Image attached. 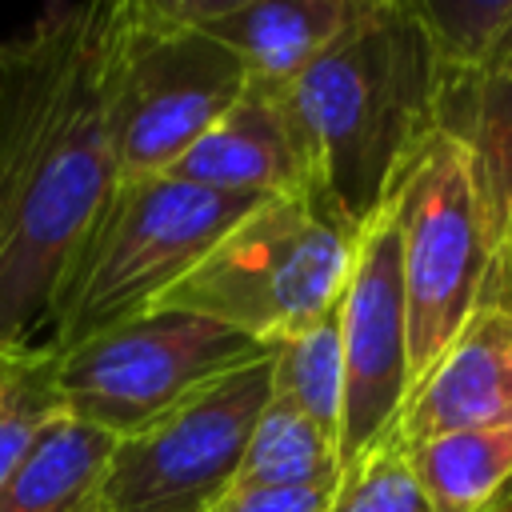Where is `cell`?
Returning a JSON list of instances; mask_svg holds the SVG:
<instances>
[{"instance_id": "6da1fadb", "label": "cell", "mask_w": 512, "mask_h": 512, "mask_svg": "<svg viewBox=\"0 0 512 512\" xmlns=\"http://www.w3.org/2000/svg\"><path fill=\"white\" fill-rule=\"evenodd\" d=\"M120 0L52 4L0 40V348L28 344L52 288L120 180Z\"/></svg>"}, {"instance_id": "7a4b0ae2", "label": "cell", "mask_w": 512, "mask_h": 512, "mask_svg": "<svg viewBox=\"0 0 512 512\" xmlns=\"http://www.w3.org/2000/svg\"><path fill=\"white\" fill-rule=\"evenodd\" d=\"M440 64L408 0L364 12L292 80V112L308 196L340 224H372L436 136Z\"/></svg>"}, {"instance_id": "3957f363", "label": "cell", "mask_w": 512, "mask_h": 512, "mask_svg": "<svg viewBox=\"0 0 512 512\" xmlns=\"http://www.w3.org/2000/svg\"><path fill=\"white\" fill-rule=\"evenodd\" d=\"M256 204L260 196L212 192L176 176H120L52 288L48 348L64 356L152 312Z\"/></svg>"}, {"instance_id": "277c9868", "label": "cell", "mask_w": 512, "mask_h": 512, "mask_svg": "<svg viewBox=\"0 0 512 512\" xmlns=\"http://www.w3.org/2000/svg\"><path fill=\"white\" fill-rule=\"evenodd\" d=\"M352 252L356 232L312 196H268L156 308L208 316L272 348L340 304Z\"/></svg>"}, {"instance_id": "5b68a950", "label": "cell", "mask_w": 512, "mask_h": 512, "mask_svg": "<svg viewBox=\"0 0 512 512\" xmlns=\"http://www.w3.org/2000/svg\"><path fill=\"white\" fill-rule=\"evenodd\" d=\"M244 84V64L188 24L172 0H120L112 76L120 176H164Z\"/></svg>"}, {"instance_id": "8992f818", "label": "cell", "mask_w": 512, "mask_h": 512, "mask_svg": "<svg viewBox=\"0 0 512 512\" xmlns=\"http://www.w3.org/2000/svg\"><path fill=\"white\" fill-rule=\"evenodd\" d=\"M256 352L260 344L228 324L152 308L56 356V384L64 416L124 440Z\"/></svg>"}, {"instance_id": "52a82bcc", "label": "cell", "mask_w": 512, "mask_h": 512, "mask_svg": "<svg viewBox=\"0 0 512 512\" xmlns=\"http://www.w3.org/2000/svg\"><path fill=\"white\" fill-rule=\"evenodd\" d=\"M392 212L400 224L408 380L416 388L480 308L492 268V244L456 140L432 136L392 196Z\"/></svg>"}, {"instance_id": "ba28073f", "label": "cell", "mask_w": 512, "mask_h": 512, "mask_svg": "<svg viewBox=\"0 0 512 512\" xmlns=\"http://www.w3.org/2000/svg\"><path fill=\"white\" fill-rule=\"evenodd\" d=\"M268 396L272 348H260L116 440L104 472V512H212L240 472Z\"/></svg>"}, {"instance_id": "9c48e42d", "label": "cell", "mask_w": 512, "mask_h": 512, "mask_svg": "<svg viewBox=\"0 0 512 512\" xmlns=\"http://www.w3.org/2000/svg\"><path fill=\"white\" fill-rule=\"evenodd\" d=\"M344 412L340 472L396 432L408 380V312L400 276V224L392 204L356 232L352 272L340 296Z\"/></svg>"}, {"instance_id": "30bf717a", "label": "cell", "mask_w": 512, "mask_h": 512, "mask_svg": "<svg viewBox=\"0 0 512 512\" xmlns=\"http://www.w3.org/2000/svg\"><path fill=\"white\" fill-rule=\"evenodd\" d=\"M476 428H512V316L496 304H480L408 392L392 436L412 448Z\"/></svg>"}, {"instance_id": "8fae6325", "label": "cell", "mask_w": 512, "mask_h": 512, "mask_svg": "<svg viewBox=\"0 0 512 512\" xmlns=\"http://www.w3.org/2000/svg\"><path fill=\"white\" fill-rule=\"evenodd\" d=\"M236 196H308V160L284 104V84L248 80L236 104L164 172Z\"/></svg>"}, {"instance_id": "7c38bea8", "label": "cell", "mask_w": 512, "mask_h": 512, "mask_svg": "<svg viewBox=\"0 0 512 512\" xmlns=\"http://www.w3.org/2000/svg\"><path fill=\"white\" fill-rule=\"evenodd\" d=\"M368 0H172V8L220 40L260 84H292Z\"/></svg>"}, {"instance_id": "4fadbf2b", "label": "cell", "mask_w": 512, "mask_h": 512, "mask_svg": "<svg viewBox=\"0 0 512 512\" xmlns=\"http://www.w3.org/2000/svg\"><path fill=\"white\" fill-rule=\"evenodd\" d=\"M436 132L460 144L496 252L512 236V28L484 68L440 80Z\"/></svg>"}, {"instance_id": "5bb4252c", "label": "cell", "mask_w": 512, "mask_h": 512, "mask_svg": "<svg viewBox=\"0 0 512 512\" xmlns=\"http://www.w3.org/2000/svg\"><path fill=\"white\" fill-rule=\"evenodd\" d=\"M116 440L72 416L52 420L0 488V512H104Z\"/></svg>"}, {"instance_id": "9a60e30c", "label": "cell", "mask_w": 512, "mask_h": 512, "mask_svg": "<svg viewBox=\"0 0 512 512\" xmlns=\"http://www.w3.org/2000/svg\"><path fill=\"white\" fill-rule=\"evenodd\" d=\"M408 456L432 512H488L512 496V428L448 432Z\"/></svg>"}, {"instance_id": "2e32d148", "label": "cell", "mask_w": 512, "mask_h": 512, "mask_svg": "<svg viewBox=\"0 0 512 512\" xmlns=\"http://www.w3.org/2000/svg\"><path fill=\"white\" fill-rule=\"evenodd\" d=\"M340 480L336 444L288 400L268 396L232 488H312ZM228 488V492H232Z\"/></svg>"}, {"instance_id": "e0dca14e", "label": "cell", "mask_w": 512, "mask_h": 512, "mask_svg": "<svg viewBox=\"0 0 512 512\" xmlns=\"http://www.w3.org/2000/svg\"><path fill=\"white\" fill-rule=\"evenodd\" d=\"M272 396L288 400L300 416H308L340 452V412H344L340 304L316 324L272 344Z\"/></svg>"}, {"instance_id": "ac0fdd59", "label": "cell", "mask_w": 512, "mask_h": 512, "mask_svg": "<svg viewBox=\"0 0 512 512\" xmlns=\"http://www.w3.org/2000/svg\"><path fill=\"white\" fill-rule=\"evenodd\" d=\"M60 416L56 352L32 340L0 348V488L32 452L40 432Z\"/></svg>"}, {"instance_id": "d6986e66", "label": "cell", "mask_w": 512, "mask_h": 512, "mask_svg": "<svg viewBox=\"0 0 512 512\" xmlns=\"http://www.w3.org/2000/svg\"><path fill=\"white\" fill-rule=\"evenodd\" d=\"M428 32L440 76L476 72L512 28V0H408Z\"/></svg>"}, {"instance_id": "ffe728a7", "label": "cell", "mask_w": 512, "mask_h": 512, "mask_svg": "<svg viewBox=\"0 0 512 512\" xmlns=\"http://www.w3.org/2000/svg\"><path fill=\"white\" fill-rule=\"evenodd\" d=\"M328 512H432V504L416 480L408 448L388 436L340 472Z\"/></svg>"}, {"instance_id": "44dd1931", "label": "cell", "mask_w": 512, "mask_h": 512, "mask_svg": "<svg viewBox=\"0 0 512 512\" xmlns=\"http://www.w3.org/2000/svg\"><path fill=\"white\" fill-rule=\"evenodd\" d=\"M336 484L312 488H232L212 512H328Z\"/></svg>"}, {"instance_id": "7402d4cb", "label": "cell", "mask_w": 512, "mask_h": 512, "mask_svg": "<svg viewBox=\"0 0 512 512\" xmlns=\"http://www.w3.org/2000/svg\"><path fill=\"white\" fill-rule=\"evenodd\" d=\"M480 304H496L512 316V236L492 252V268H488V284H484Z\"/></svg>"}, {"instance_id": "603a6c76", "label": "cell", "mask_w": 512, "mask_h": 512, "mask_svg": "<svg viewBox=\"0 0 512 512\" xmlns=\"http://www.w3.org/2000/svg\"><path fill=\"white\" fill-rule=\"evenodd\" d=\"M488 512H512V496H504L496 508H488Z\"/></svg>"}]
</instances>
